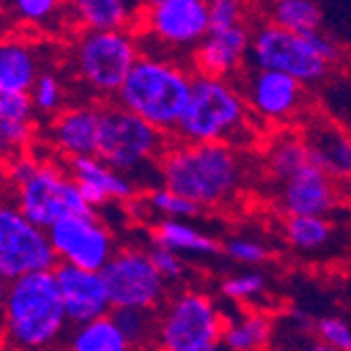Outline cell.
I'll list each match as a JSON object with an SVG mask.
<instances>
[{
	"label": "cell",
	"instance_id": "5b68a950",
	"mask_svg": "<svg viewBox=\"0 0 351 351\" xmlns=\"http://www.w3.org/2000/svg\"><path fill=\"white\" fill-rule=\"evenodd\" d=\"M248 61L254 70L286 74L309 88L330 78L343 61V49L324 29L303 36L265 21L250 32Z\"/></svg>",
	"mask_w": 351,
	"mask_h": 351
},
{
	"label": "cell",
	"instance_id": "603a6c76",
	"mask_svg": "<svg viewBox=\"0 0 351 351\" xmlns=\"http://www.w3.org/2000/svg\"><path fill=\"white\" fill-rule=\"evenodd\" d=\"M152 246L173 250L181 257H217L221 244L217 238L181 219H158L152 228Z\"/></svg>",
	"mask_w": 351,
	"mask_h": 351
},
{
	"label": "cell",
	"instance_id": "7402d4cb",
	"mask_svg": "<svg viewBox=\"0 0 351 351\" xmlns=\"http://www.w3.org/2000/svg\"><path fill=\"white\" fill-rule=\"evenodd\" d=\"M274 335L276 324L271 313L244 307L226 317L219 345L226 351H269Z\"/></svg>",
	"mask_w": 351,
	"mask_h": 351
},
{
	"label": "cell",
	"instance_id": "7c38bea8",
	"mask_svg": "<svg viewBox=\"0 0 351 351\" xmlns=\"http://www.w3.org/2000/svg\"><path fill=\"white\" fill-rule=\"evenodd\" d=\"M55 261L80 269L101 271L116 254V238L97 213L68 215L47 230Z\"/></svg>",
	"mask_w": 351,
	"mask_h": 351
},
{
	"label": "cell",
	"instance_id": "f546056e",
	"mask_svg": "<svg viewBox=\"0 0 351 351\" xmlns=\"http://www.w3.org/2000/svg\"><path fill=\"white\" fill-rule=\"evenodd\" d=\"M27 95L32 108H34V114L55 118L59 112L66 110V99H68L66 82L53 70H43L34 80V84H32V88L27 90Z\"/></svg>",
	"mask_w": 351,
	"mask_h": 351
},
{
	"label": "cell",
	"instance_id": "f35d334b",
	"mask_svg": "<svg viewBox=\"0 0 351 351\" xmlns=\"http://www.w3.org/2000/svg\"><path fill=\"white\" fill-rule=\"evenodd\" d=\"M147 252H149V259H152L156 271L160 274L169 284L183 280V276L187 274V263L181 254L167 250V248H160V246H152Z\"/></svg>",
	"mask_w": 351,
	"mask_h": 351
},
{
	"label": "cell",
	"instance_id": "3957f363",
	"mask_svg": "<svg viewBox=\"0 0 351 351\" xmlns=\"http://www.w3.org/2000/svg\"><path fill=\"white\" fill-rule=\"evenodd\" d=\"M194 78L189 63L181 59L141 53L118 88L114 104L169 135L175 133L189 101Z\"/></svg>",
	"mask_w": 351,
	"mask_h": 351
},
{
	"label": "cell",
	"instance_id": "8d00e7d4",
	"mask_svg": "<svg viewBox=\"0 0 351 351\" xmlns=\"http://www.w3.org/2000/svg\"><path fill=\"white\" fill-rule=\"evenodd\" d=\"M244 0H208L210 29H230L244 25Z\"/></svg>",
	"mask_w": 351,
	"mask_h": 351
},
{
	"label": "cell",
	"instance_id": "9a60e30c",
	"mask_svg": "<svg viewBox=\"0 0 351 351\" xmlns=\"http://www.w3.org/2000/svg\"><path fill=\"white\" fill-rule=\"evenodd\" d=\"M53 274H55L57 291L63 303V311H66L68 317V324L76 328L112 313L101 271H90V269L57 263Z\"/></svg>",
	"mask_w": 351,
	"mask_h": 351
},
{
	"label": "cell",
	"instance_id": "4fadbf2b",
	"mask_svg": "<svg viewBox=\"0 0 351 351\" xmlns=\"http://www.w3.org/2000/svg\"><path fill=\"white\" fill-rule=\"evenodd\" d=\"M57 261L47 230L32 223L15 204L0 202V274L15 280L55 269Z\"/></svg>",
	"mask_w": 351,
	"mask_h": 351
},
{
	"label": "cell",
	"instance_id": "83f0119b",
	"mask_svg": "<svg viewBox=\"0 0 351 351\" xmlns=\"http://www.w3.org/2000/svg\"><path fill=\"white\" fill-rule=\"evenodd\" d=\"M282 236L299 252H315L332 240V223L328 217H286Z\"/></svg>",
	"mask_w": 351,
	"mask_h": 351
},
{
	"label": "cell",
	"instance_id": "f1b7e54d",
	"mask_svg": "<svg viewBox=\"0 0 351 351\" xmlns=\"http://www.w3.org/2000/svg\"><path fill=\"white\" fill-rule=\"evenodd\" d=\"M11 17L25 27H51L59 19L68 21V0H9Z\"/></svg>",
	"mask_w": 351,
	"mask_h": 351
},
{
	"label": "cell",
	"instance_id": "d590c367",
	"mask_svg": "<svg viewBox=\"0 0 351 351\" xmlns=\"http://www.w3.org/2000/svg\"><path fill=\"white\" fill-rule=\"evenodd\" d=\"M313 339L337 351H351V324L339 315L315 317Z\"/></svg>",
	"mask_w": 351,
	"mask_h": 351
},
{
	"label": "cell",
	"instance_id": "f6af8a7d",
	"mask_svg": "<svg viewBox=\"0 0 351 351\" xmlns=\"http://www.w3.org/2000/svg\"><path fill=\"white\" fill-rule=\"evenodd\" d=\"M0 21H3V9H0Z\"/></svg>",
	"mask_w": 351,
	"mask_h": 351
},
{
	"label": "cell",
	"instance_id": "52a82bcc",
	"mask_svg": "<svg viewBox=\"0 0 351 351\" xmlns=\"http://www.w3.org/2000/svg\"><path fill=\"white\" fill-rule=\"evenodd\" d=\"M141 55L133 29L78 32L70 47V72L88 101L114 99Z\"/></svg>",
	"mask_w": 351,
	"mask_h": 351
},
{
	"label": "cell",
	"instance_id": "d4e9b609",
	"mask_svg": "<svg viewBox=\"0 0 351 351\" xmlns=\"http://www.w3.org/2000/svg\"><path fill=\"white\" fill-rule=\"evenodd\" d=\"M309 165H313L311 149L303 133L295 129H280L269 137L263 167L271 183L280 185Z\"/></svg>",
	"mask_w": 351,
	"mask_h": 351
},
{
	"label": "cell",
	"instance_id": "7a4b0ae2",
	"mask_svg": "<svg viewBox=\"0 0 351 351\" xmlns=\"http://www.w3.org/2000/svg\"><path fill=\"white\" fill-rule=\"evenodd\" d=\"M66 328L68 317L53 269L9 280L0 313V337L9 351H51Z\"/></svg>",
	"mask_w": 351,
	"mask_h": 351
},
{
	"label": "cell",
	"instance_id": "7bdbcfd3",
	"mask_svg": "<svg viewBox=\"0 0 351 351\" xmlns=\"http://www.w3.org/2000/svg\"><path fill=\"white\" fill-rule=\"evenodd\" d=\"M191 351H226L221 345H210V347H202V349H191Z\"/></svg>",
	"mask_w": 351,
	"mask_h": 351
},
{
	"label": "cell",
	"instance_id": "2e32d148",
	"mask_svg": "<svg viewBox=\"0 0 351 351\" xmlns=\"http://www.w3.org/2000/svg\"><path fill=\"white\" fill-rule=\"evenodd\" d=\"M276 206L284 217H328L339 206L337 183L315 165L276 185Z\"/></svg>",
	"mask_w": 351,
	"mask_h": 351
},
{
	"label": "cell",
	"instance_id": "e0dca14e",
	"mask_svg": "<svg viewBox=\"0 0 351 351\" xmlns=\"http://www.w3.org/2000/svg\"><path fill=\"white\" fill-rule=\"evenodd\" d=\"M250 51V29L246 25L230 29H208L202 43L189 55V66L196 76L236 80L244 70Z\"/></svg>",
	"mask_w": 351,
	"mask_h": 351
},
{
	"label": "cell",
	"instance_id": "ac0fdd59",
	"mask_svg": "<svg viewBox=\"0 0 351 351\" xmlns=\"http://www.w3.org/2000/svg\"><path fill=\"white\" fill-rule=\"evenodd\" d=\"M106 104L84 101L78 106H68L51 118L49 139L53 147L72 160L80 156H97L104 126Z\"/></svg>",
	"mask_w": 351,
	"mask_h": 351
},
{
	"label": "cell",
	"instance_id": "60d3db41",
	"mask_svg": "<svg viewBox=\"0 0 351 351\" xmlns=\"http://www.w3.org/2000/svg\"><path fill=\"white\" fill-rule=\"evenodd\" d=\"M299 351H337V349H332V347H328V345L320 343L317 339H311V341H307Z\"/></svg>",
	"mask_w": 351,
	"mask_h": 351
},
{
	"label": "cell",
	"instance_id": "ba28073f",
	"mask_svg": "<svg viewBox=\"0 0 351 351\" xmlns=\"http://www.w3.org/2000/svg\"><path fill=\"white\" fill-rule=\"evenodd\" d=\"M208 29V0H160L143 5L133 27L141 53L181 61L189 59Z\"/></svg>",
	"mask_w": 351,
	"mask_h": 351
},
{
	"label": "cell",
	"instance_id": "8fae6325",
	"mask_svg": "<svg viewBox=\"0 0 351 351\" xmlns=\"http://www.w3.org/2000/svg\"><path fill=\"white\" fill-rule=\"evenodd\" d=\"M112 311H158L169 297V282L156 271L149 252L137 246L120 248L101 269Z\"/></svg>",
	"mask_w": 351,
	"mask_h": 351
},
{
	"label": "cell",
	"instance_id": "484cf974",
	"mask_svg": "<svg viewBox=\"0 0 351 351\" xmlns=\"http://www.w3.org/2000/svg\"><path fill=\"white\" fill-rule=\"evenodd\" d=\"M66 351H137L112 315L99 317V320L76 326L66 341Z\"/></svg>",
	"mask_w": 351,
	"mask_h": 351
},
{
	"label": "cell",
	"instance_id": "e575fe53",
	"mask_svg": "<svg viewBox=\"0 0 351 351\" xmlns=\"http://www.w3.org/2000/svg\"><path fill=\"white\" fill-rule=\"evenodd\" d=\"M221 252L226 254L230 261L238 265H246V267H259L267 263L271 257V248L267 244H263L257 238H246V236L230 238L221 246Z\"/></svg>",
	"mask_w": 351,
	"mask_h": 351
},
{
	"label": "cell",
	"instance_id": "74e56055",
	"mask_svg": "<svg viewBox=\"0 0 351 351\" xmlns=\"http://www.w3.org/2000/svg\"><path fill=\"white\" fill-rule=\"evenodd\" d=\"M0 120L3 122H34L27 93H5L0 90Z\"/></svg>",
	"mask_w": 351,
	"mask_h": 351
},
{
	"label": "cell",
	"instance_id": "ab89813d",
	"mask_svg": "<svg viewBox=\"0 0 351 351\" xmlns=\"http://www.w3.org/2000/svg\"><path fill=\"white\" fill-rule=\"evenodd\" d=\"M289 320L297 326V330L299 332H311L313 335V326H315V317L313 315H309L307 311H303V309H293L291 313H289Z\"/></svg>",
	"mask_w": 351,
	"mask_h": 351
},
{
	"label": "cell",
	"instance_id": "1f68e13d",
	"mask_svg": "<svg viewBox=\"0 0 351 351\" xmlns=\"http://www.w3.org/2000/svg\"><path fill=\"white\" fill-rule=\"evenodd\" d=\"M221 295L234 305H250L257 299H261L267 291V278L259 269H248L238 271L228 278H223L221 284Z\"/></svg>",
	"mask_w": 351,
	"mask_h": 351
},
{
	"label": "cell",
	"instance_id": "4316f807",
	"mask_svg": "<svg viewBox=\"0 0 351 351\" xmlns=\"http://www.w3.org/2000/svg\"><path fill=\"white\" fill-rule=\"evenodd\" d=\"M322 19V9L315 0H271L267 7V23L303 36L320 32Z\"/></svg>",
	"mask_w": 351,
	"mask_h": 351
},
{
	"label": "cell",
	"instance_id": "b9f144b4",
	"mask_svg": "<svg viewBox=\"0 0 351 351\" xmlns=\"http://www.w3.org/2000/svg\"><path fill=\"white\" fill-rule=\"evenodd\" d=\"M7 289H9V280L0 274V313H3V303H5V297H7Z\"/></svg>",
	"mask_w": 351,
	"mask_h": 351
},
{
	"label": "cell",
	"instance_id": "d6a6232c",
	"mask_svg": "<svg viewBox=\"0 0 351 351\" xmlns=\"http://www.w3.org/2000/svg\"><path fill=\"white\" fill-rule=\"evenodd\" d=\"M112 320L118 324L122 335L135 349H143L156 343V311L120 309L112 311Z\"/></svg>",
	"mask_w": 351,
	"mask_h": 351
},
{
	"label": "cell",
	"instance_id": "836d02e7",
	"mask_svg": "<svg viewBox=\"0 0 351 351\" xmlns=\"http://www.w3.org/2000/svg\"><path fill=\"white\" fill-rule=\"evenodd\" d=\"M34 122H3L0 120V162H13L23 156L34 141Z\"/></svg>",
	"mask_w": 351,
	"mask_h": 351
},
{
	"label": "cell",
	"instance_id": "6da1fadb",
	"mask_svg": "<svg viewBox=\"0 0 351 351\" xmlns=\"http://www.w3.org/2000/svg\"><path fill=\"white\" fill-rule=\"evenodd\" d=\"M244 152L228 143H169L158 162L160 183L200 210L236 200L246 183Z\"/></svg>",
	"mask_w": 351,
	"mask_h": 351
},
{
	"label": "cell",
	"instance_id": "4dcf8cb0",
	"mask_svg": "<svg viewBox=\"0 0 351 351\" xmlns=\"http://www.w3.org/2000/svg\"><path fill=\"white\" fill-rule=\"evenodd\" d=\"M143 204L147 208V215H156L158 219H181V221H194L202 210L194 204L179 196L177 191L160 185L149 189L143 196Z\"/></svg>",
	"mask_w": 351,
	"mask_h": 351
},
{
	"label": "cell",
	"instance_id": "d6986e66",
	"mask_svg": "<svg viewBox=\"0 0 351 351\" xmlns=\"http://www.w3.org/2000/svg\"><path fill=\"white\" fill-rule=\"evenodd\" d=\"M66 169L90 210L108 204H124L137 196L135 181L114 171L99 156L72 158Z\"/></svg>",
	"mask_w": 351,
	"mask_h": 351
},
{
	"label": "cell",
	"instance_id": "ee69618b",
	"mask_svg": "<svg viewBox=\"0 0 351 351\" xmlns=\"http://www.w3.org/2000/svg\"><path fill=\"white\" fill-rule=\"evenodd\" d=\"M154 3H160V0H141V7L143 5H154Z\"/></svg>",
	"mask_w": 351,
	"mask_h": 351
},
{
	"label": "cell",
	"instance_id": "277c9868",
	"mask_svg": "<svg viewBox=\"0 0 351 351\" xmlns=\"http://www.w3.org/2000/svg\"><path fill=\"white\" fill-rule=\"evenodd\" d=\"M259 126L240 82L196 76L173 135L185 143H228L242 149L252 143Z\"/></svg>",
	"mask_w": 351,
	"mask_h": 351
},
{
	"label": "cell",
	"instance_id": "5bb4252c",
	"mask_svg": "<svg viewBox=\"0 0 351 351\" xmlns=\"http://www.w3.org/2000/svg\"><path fill=\"white\" fill-rule=\"evenodd\" d=\"M244 99L252 118L269 129H291L305 114L309 104L307 86L295 78L271 72V70H250L240 82Z\"/></svg>",
	"mask_w": 351,
	"mask_h": 351
},
{
	"label": "cell",
	"instance_id": "44dd1931",
	"mask_svg": "<svg viewBox=\"0 0 351 351\" xmlns=\"http://www.w3.org/2000/svg\"><path fill=\"white\" fill-rule=\"evenodd\" d=\"M137 15L133 0H68V21L78 32L133 29Z\"/></svg>",
	"mask_w": 351,
	"mask_h": 351
},
{
	"label": "cell",
	"instance_id": "30bf717a",
	"mask_svg": "<svg viewBox=\"0 0 351 351\" xmlns=\"http://www.w3.org/2000/svg\"><path fill=\"white\" fill-rule=\"evenodd\" d=\"M169 143L167 133L154 129L152 124L116 104H106L97 156L114 171L131 177L133 181L149 167H156L158 171V162Z\"/></svg>",
	"mask_w": 351,
	"mask_h": 351
},
{
	"label": "cell",
	"instance_id": "9c48e42d",
	"mask_svg": "<svg viewBox=\"0 0 351 351\" xmlns=\"http://www.w3.org/2000/svg\"><path fill=\"white\" fill-rule=\"evenodd\" d=\"M226 326L217 301L196 289H185L165 301L156 313L158 351H191L221 343Z\"/></svg>",
	"mask_w": 351,
	"mask_h": 351
},
{
	"label": "cell",
	"instance_id": "8992f818",
	"mask_svg": "<svg viewBox=\"0 0 351 351\" xmlns=\"http://www.w3.org/2000/svg\"><path fill=\"white\" fill-rule=\"evenodd\" d=\"M7 175L13 185L15 206L43 230L68 215L93 213L68 169L23 154L9 162Z\"/></svg>",
	"mask_w": 351,
	"mask_h": 351
},
{
	"label": "cell",
	"instance_id": "cb8c5ba5",
	"mask_svg": "<svg viewBox=\"0 0 351 351\" xmlns=\"http://www.w3.org/2000/svg\"><path fill=\"white\" fill-rule=\"evenodd\" d=\"M45 70L40 53L21 38L0 40V90L27 93Z\"/></svg>",
	"mask_w": 351,
	"mask_h": 351
},
{
	"label": "cell",
	"instance_id": "ffe728a7",
	"mask_svg": "<svg viewBox=\"0 0 351 351\" xmlns=\"http://www.w3.org/2000/svg\"><path fill=\"white\" fill-rule=\"evenodd\" d=\"M311 162L322 169L335 183L351 181V133L341 129L337 122H313L303 131Z\"/></svg>",
	"mask_w": 351,
	"mask_h": 351
}]
</instances>
